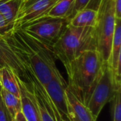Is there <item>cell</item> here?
<instances>
[{
    "mask_svg": "<svg viewBox=\"0 0 121 121\" xmlns=\"http://www.w3.org/2000/svg\"><path fill=\"white\" fill-rule=\"evenodd\" d=\"M5 39L18 57L27 73L32 72L43 86L61 74L56 66L57 59L50 46L21 28L13 30Z\"/></svg>",
    "mask_w": 121,
    "mask_h": 121,
    "instance_id": "6da1fadb",
    "label": "cell"
},
{
    "mask_svg": "<svg viewBox=\"0 0 121 121\" xmlns=\"http://www.w3.org/2000/svg\"><path fill=\"white\" fill-rule=\"evenodd\" d=\"M103 62L99 52L96 50H90L83 52L65 66L67 86L86 106L97 82Z\"/></svg>",
    "mask_w": 121,
    "mask_h": 121,
    "instance_id": "7a4b0ae2",
    "label": "cell"
},
{
    "mask_svg": "<svg viewBox=\"0 0 121 121\" xmlns=\"http://www.w3.org/2000/svg\"><path fill=\"white\" fill-rule=\"evenodd\" d=\"M52 50L65 67L83 52L96 50L94 28H78L67 23Z\"/></svg>",
    "mask_w": 121,
    "mask_h": 121,
    "instance_id": "3957f363",
    "label": "cell"
},
{
    "mask_svg": "<svg viewBox=\"0 0 121 121\" xmlns=\"http://www.w3.org/2000/svg\"><path fill=\"white\" fill-rule=\"evenodd\" d=\"M121 89V76L116 74L108 62H104L97 82L86 105L96 119Z\"/></svg>",
    "mask_w": 121,
    "mask_h": 121,
    "instance_id": "277c9868",
    "label": "cell"
},
{
    "mask_svg": "<svg viewBox=\"0 0 121 121\" xmlns=\"http://www.w3.org/2000/svg\"><path fill=\"white\" fill-rule=\"evenodd\" d=\"M98 17L94 28L96 50L104 62H108L116 25L114 0H99L96 9Z\"/></svg>",
    "mask_w": 121,
    "mask_h": 121,
    "instance_id": "5b68a950",
    "label": "cell"
},
{
    "mask_svg": "<svg viewBox=\"0 0 121 121\" xmlns=\"http://www.w3.org/2000/svg\"><path fill=\"white\" fill-rule=\"evenodd\" d=\"M67 23L65 19L45 17L21 29L52 48L61 35Z\"/></svg>",
    "mask_w": 121,
    "mask_h": 121,
    "instance_id": "8992f818",
    "label": "cell"
},
{
    "mask_svg": "<svg viewBox=\"0 0 121 121\" xmlns=\"http://www.w3.org/2000/svg\"><path fill=\"white\" fill-rule=\"evenodd\" d=\"M58 0H29L23 1L13 30L21 28L37 20L47 16L48 13Z\"/></svg>",
    "mask_w": 121,
    "mask_h": 121,
    "instance_id": "52a82bcc",
    "label": "cell"
},
{
    "mask_svg": "<svg viewBox=\"0 0 121 121\" xmlns=\"http://www.w3.org/2000/svg\"><path fill=\"white\" fill-rule=\"evenodd\" d=\"M67 85V83L63 76L62 74H60L44 86L59 113L62 121H72L65 94Z\"/></svg>",
    "mask_w": 121,
    "mask_h": 121,
    "instance_id": "ba28073f",
    "label": "cell"
},
{
    "mask_svg": "<svg viewBox=\"0 0 121 121\" xmlns=\"http://www.w3.org/2000/svg\"><path fill=\"white\" fill-rule=\"evenodd\" d=\"M17 80L21 94V111L27 121H42L35 99L28 82H24L17 76Z\"/></svg>",
    "mask_w": 121,
    "mask_h": 121,
    "instance_id": "9c48e42d",
    "label": "cell"
},
{
    "mask_svg": "<svg viewBox=\"0 0 121 121\" xmlns=\"http://www.w3.org/2000/svg\"><path fill=\"white\" fill-rule=\"evenodd\" d=\"M9 67L24 82L27 79V71L19 60L18 57L12 50L5 38H0V69Z\"/></svg>",
    "mask_w": 121,
    "mask_h": 121,
    "instance_id": "30bf717a",
    "label": "cell"
},
{
    "mask_svg": "<svg viewBox=\"0 0 121 121\" xmlns=\"http://www.w3.org/2000/svg\"><path fill=\"white\" fill-rule=\"evenodd\" d=\"M66 97L69 106L72 121H96L89 108L80 101L72 92L69 88H65Z\"/></svg>",
    "mask_w": 121,
    "mask_h": 121,
    "instance_id": "8fae6325",
    "label": "cell"
},
{
    "mask_svg": "<svg viewBox=\"0 0 121 121\" xmlns=\"http://www.w3.org/2000/svg\"><path fill=\"white\" fill-rule=\"evenodd\" d=\"M121 18L116 19L115 29L111 43L108 63L116 74L121 76Z\"/></svg>",
    "mask_w": 121,
    "mask_h": 121,
    "instance_id": "7c38bea8",
    "label": "cell"
},
{
    "mask_svg": "<svg viewBox=\"0 0 121 121\" xmlns=\"http://www.w3.org/2000/svg\"><path fill=\"white\" fill-rule=\"evenodd\" d=\"M98 12L96 9L89 6L77 11L67 22L74 27L94 28L96 24Z\"/></svg>",
    "mask_w": 121,
    "mask_h": 121,
    "instance_id": "4fadbf2b",
    "label": "cell"
},
{
    "mask_svg": "<svg viewBox=\"0 0 121 121\" xmlns=\"http://www.w3.org/2000/svg\"><path fill=\"white\" fill-rule=\"evenodd\" d=\"M0 82L1 88L13 94L20 99V89L18 84L17 75L9 67L0 69Z\"/></svg>",
    "mask_w": 121,
    "mask_h": 121,
    "instance_id": "5bb4252c",
    "label": "cell"
},
{
    "mask_svg": "<svg viewBox=\"0 0 121 121\" xmlns=\"http://www.w3.org/2000/svg\"><path fill=\"white\" fill-rule=\"evenodd\" d=\"M22 2L23 0H0V13L13 28Z\"/></svg>",
    "mask_w": 121,
    "mask_h": 121,
    "instance_id": "9a60e30c",
    "label": "cell"
},
{
    "mask_svg": "<svg viewBox=\"0 0 121 121\" xmlns=\"http://www.w3.org/2000/svg\"><path fill=\"white\" fill-rule=\"evenodd\" d=\"M74 2L75 0H58L50 9L46 17L65 19L67 21Z\"/></svg>",
    "mask_w": 121,
    "mask_h": 121,
    "instance_id": "2e32d148",
    "label": "cell"
},
{
    "mask_svg": "<svg viewBox=\"0 0 121 121\" xmlns=\"http://www.w3.org/2000/svg\"><path fill=\"white\" fill-rule=\"evenodd\" d=\"M0 94L6 108L13 118L18 112L21 111V99L2 88L0 91Z\"/></svg>",
    "mask_w": 121,
    "mask_h": 121,
    "instance_id": "e0dca14e",
    "label": "cell"
},
{
    "mask_svg": "<svg viewBox=\"0 0 121 121\" xmlns=\"http://www.w3.org/2000/svg\"><path fill=\"white\" fill-rule=\"evenodd\" d=\"M111 102L113 121H121V89L117 91Z\"/></svg>",
    "mask_w": 121,
    "mask_h": 121,
    "instance_id": "ac0fdd59",
    "label": "cell"
},
{
    "mask_svg": "<svg viewBox=\"0 0 121 121\" xmlns=\"http://www.w3.org/2000/svg\"><path fill=\"white\" fill-rule=\"evenodd\" d=\"M13 30V26L10 25L0 13V38H5L9 35Z\"/></svg>",
    "mask_w": 121,
    "mask_h": 121,
    "instance_id": "d6986e66",
    "label": "cell"
},
{
    "mask_svg": "<svg viewBox=\"0 0 121 121\" xmlns=\"http://www.w3.org/2000/svg\"><path fill=\"white\" fill-rule=\"evenodd\" d=\"M92 0H75V2H74V6H73V9H72V11L71 12V14L68 18V21L77 12L79 11V10H82L87 6H89V4L91 3ZM67 21V22H68Z\"/></svg>",
    "mask_w": 121,
    "mask_h": 121,
    "instance_id": "ffe728a7",
    "label": "cell"
},
{
    "mask_svg": "<svg viewBox=\"0 0 121 121\" xmlns=\"http://www.w3.org/2000/svg\"><path fill=\"white\" fill-rule=\"evenodd\" d=\"M0 121H13V118L6 108L0 94Z\"/></svg>",
    "mask_w": 121,
    "mask_h": 121,
    "instance_id": "44dd1931",
    "label": "cell"
},
{
    "mask_svg": "<svg viewBox=\"0 0 121 121\" xmlns=\"http://www.w3.org/2000/svg\"><path fill=\"white\" fill-rule=\"evenodd\" d=\"M114 11L116 18H121V0H114Z\"/></svg>",
    "mask_w": 121,
    "mask_h": 121,
    "instance_id": "7402d4cb",
    "label": "cell"
},
{
    "mask_svg": "<svg viewBox=\"0 0 121 121\" xmlns=\"http://www.w3.org/2000/svg\"><path fill=\"white\" fill-rule=\"evenodd\" d=\"M13 121H27V120L25 118L22 111H21L15 115V116L13 118Z\"/></svg>",
    "mask_w": 121,
    "mask_h": 121,
    "instance_id": "603a6c76",
    "label": "cell"
},
{
    "mask_svg": "<svg viewBox=\"0 0 121 121\" xmlns=\"http://www.w3.org/2000/svg\"><path fill=\"white\" fill-rule=\"evenodd\" d=\"M1 82H0V91H1Z\"/></svg>",
    "mask_w": 121,
    "mask_h": 121,
    "instance_id": "cb8c5ba5",
    "label": "cell"
},
{
    "mask_svg": "<svg viewBox=\"0 0 121 121\" xmlns=\"http://www.w3.org/2000/svg\"><path fill=\"white\" fill-rule=\"evenodd\" d=\"M29 1V0H23V1Z\"/></svg>",
    "mask_w": 121,
    "mask_h": 121,
    "instance_id": "d4e9b609",
    "label": "cell"
}]
</instances>
